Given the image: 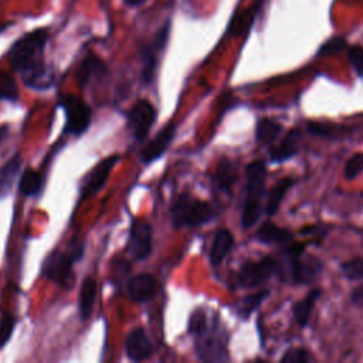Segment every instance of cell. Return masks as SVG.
Instances as JSON below:
<instances>
[{"instance_id":"1","label":"cell","mask_w":363,"mask_h":363,"mask_svg":"<svg viewBox=\"0 0 363 363\" xmlns=\"http://www.w3.org/2000/svg\"><path fill=\"white\" fill-rule=\"evenodd\" d=\"M47 40L48 31L35 28L14 41L6 55L11 69L20 72L23 82L33 89H47L54 82L52 68L43 58Z\"/></svg>"},{"instance_id":"2","label":"cell","mask_w":363,"mask_h":363,"mask_svg":"<svg viewBox=\"0 0 363 363\" xmlns=\"http://www.w3.org/2000/svg\"><path fill=\"white\" fill-rule=\"evenodd\" d=\"M218 210L208 201L193 197L190 193H182L170 208V220L173 227H200L213 221Z\"/></svg>"},{"instance_id":"3","label":"cell","mask_w":363,"mask_h":363,"mask_svg":"<svg viewBox=\"0 0 363 363\" xmlns=\"http://www.w3.org/2000/svg\"><path fill=\"white\" fill-rule=\"evenodd\" d=\"M265 164L259 160L250 163L245 169L247 176V193L241 211V224L244 228L252 227L261 216V196L265 182Z\"/></svg>"},{"instance_id":"4","label":"cell","mask_w":363,"mask_h":363,"mask_svg":"<svg viewBox=\"0 0 363 363\" xmlns=\"http://www.w3.org/2000/svg\"><path fill=\"white\" fill-rule=\"evenodd\" d=\"M82 252V247H74L68 251H51L43 261L41 275L65 289L71 288V284L75 281V275L72 274V265L77 259L81 258Z\"/></svg>"},{"instance_id":"5","label":"cell","mask_w":363,"mask_h":363,"mask_svg":"<svg viewBox=\"0 0 363 363\" xmlns=\"http://www.w3.org/2000/svg\"><path fill=\"white\" fill-rule=\"evenodd\" d=\"M60 106L65 113V126L62 130L64 135L81 136L89 129L92 109L81 96L64 94L60 96Z\"/></svg>"},{"instance_id":"6","label":"cell","mask_w":363,"mask_h":363,"mask_svg":"<svg viewBox=\"0 0 363 363\" xmlns=\"http://www.w3.org/2000/svg\"><path fill=\"white\" fill-rule=\"evenodd\" d=\"M169 34H170V21H166L155 34L152 41L147 44H143L140 48L142 81L145 84H150L153 81V77L157 68L159 54L166 48Z\"/></svg>"},{"instance_id":"7","label":"cell","mask_w":363,"mask_h":363,"mask_svg":"<svg viewBox=\"0 0 363 363\" xmlns=\"http://www.w3.org/2000/svg\"><path fill=\"white\" fill-rule=\"evenodd\" d=\"M135 261H145L152 254V225L142 217L132 218L126 245Z\"/></svg>"},{"instance_id":"8","label":"cell","mask_w":363,"mask_h":363,"mask_svg":"<svg viewBox=\"0 0 363 363\" xmlns=\"http://www.w3.org/2000/svg\"><path fill=\"white\" fill-rule=\"evenodd\" d=\"M279 271V264L271 257L259 261H248L238 272V285L241 288H252L268 281L275 272Z\"/></svg>"},{"instance_id":"9","label":"cell","mask_w":363,"mask_h":363,"mask_svg":"<svg viewBox=\"0 0 363 363\" xmlns=\"http://www.w3.org/2000/svg\"><path fill=\"white\" fill-rule=\"evenodd\" d=\"M129 128L136 140H143L156 121V109L147 99H138L128 113Z\"/></svg>"},{"instance_id":"10","label":"cell","mask_w":363,"mask_h":363,"mask_svg":"<svg viewBox=\"0 0 363 363\" xmlns=\"http://www.w3.org/2000/svg\"><path fill=\"white\" fill-rule=\"evenodd\" d=\"M119 159H121L119 155L106 156L89 173L85 174L81 189H79L81 199H88L91 196L96 194L105 186L112 169L119 162Z\"/></svg>"},{"instance_id":"11","label":"cell","mask_w":363,"mask_h":363,"mask_svg":"<svg viewBox=\"0 0 363 363\" xmlns=\"http://www.w3.org/2000/svg\"><path fill=\"white\" fill-rule=\"evenodd\" d=\"M176 130H177V126L173 122H170L167 126L160 129L140 152V162L145 164H149V163L157 160L160 156H163L164 152L167 150V147L170 146V143L176 135Z\"/></svg>"},{"instance_id":"12","label":"cell","mask_w":363,"mask_h":363,"mask_svg":"<svg viewBox=\"0 0 363 363\" xmlns=\"http://www.w3.org/2000/svg\"><path fill=\"white\" fill-rule=\"evenodd\" d=\"M197 354L201 360H224L225 359V337L218 332L208 333V329L196 337Z\"/></svg>"},{"instance_id":"13","label":"cell","mask_w":363,"mask_h":363,"mask_svg":"<svg viewBox=\"0 0 363 363\" xmlns=\"http://www.w3.org/2000/svg\"><path fill=\"white\" fill-rule=\"evenodd\" d=\"M126 291L133 302H147L159 291V284L153 275L139 274L128 281Z\"/></svg>"},{"instance_id":"14","label":"cell","mask_w":363,"mask_h":363,"mask_svg":"<svg viewBox=\"0 0 363 363\" xmlns=\"http://www.w3.org/2000/svg\"><path fill=\"white\" fill-rule=\"evenodd\" d=\"M125 350L128 357L133 362H142L152 356L153 347L143 328H135L128 333Z\"/></svg>"},{"instance_id":"15","label":"cell","mask_w":363,"mask_h":363,"mask_svg":"<svg viewBox=\"0 0 363 363\" xmlns=\"http://www.w3.org/2000/svg\"><path fill=\"white\" fill-rule=\"evenodd\" d=\"M320 271V262L319 259L313 257H308L306 259H301L299 255H294L291 258V267L289 274L292 281L298 284H305L313 281Z\"/></svg>"},{"instance_id":"16","label":"cell","mask_w":363,"mask_h":363,"mask_svg":"<svg viewBox=\"0 0 363 363\" xmlns=\"http://www.w3.org/2000/svg\"><path fill=\"white\" fill-rule=\"evenodd\" d=\"M21 169L20 155H13L3 166H0V199H4L13 189Z\"/></svg>"},{"instance_id":"17","label":"cell","mask_w":363,"mask_h":363,"mask_svg":"<svg viewBox=\"0 0 363 363\" xmlns=\"http://www.w3.org/2000/svg\"><path fill=\"white\" fill-rule=\"evenodd\" d=\"M108 72L105 62L94 54L86 55L77 69V79L81 86L86 85L92 77H104Z\"/></svg>"},{"instance_id":"18","label":"cell","mask_w":363,"mask_h":363,"mask_svg":"<svg viewBox=\"0 0 363 363\" xmlns=\"http://www.w3.org/2000/svg\"><path fill=\"white\" fill-rule=\"evenodd\" d=\"M95 296H96V281L92 277H88L82 281L79 296H78V309L82 320L88 319L89 315L92 313Z\"/></svg>"},{"instance_id":"19","label":"cell","mask_w":363,"mask_h":363,"mask_svg":"<svg viewBox=\"0 0 363 363\" xmlns=\"http://www.w3.org/2000/svg\"><path fill=\"white\" fill-rule=\"evenodd\" d=\"M233 244H234L233 235L227 230H220L214 235V240H213V244H211V250H210V261H211V264L214 267H217V265H220L223 262V259L231 251Z\"/></svg>"},{"instance_id":"20","label":"cell","mask_w":363,"mask_h":363,"mask_svg":"<svg viewBox=\"0 0 363 363\" xmlns=\"http://www.w3.org/2000/svg\"><path fill=\"white\" fill-rule=\"evenodd\" d=\"M257 237L261 242L279 244V245L289 244V242H292V238H294L291 231H288L285 228H281V227H278V225H275L269 221H267L261 225V228L257 233Z\"/></svg>"},{"instance_id":"21","label":"cell","mask_w":363,"mask_h":363,"mask_svg":"<svg viewBox=\"0 0 363 363\" xmlns=\"http://www.w3.org/2000/svg\"><path fill=\"white\" fill-rule=\"evenodd\" d=\"M298 140H299V132L292 129L286 133V136L271 150V160L275 163L288 160L298 152Z\"/></svg>"},{"instance_id":"22","label":"cell","mask_w":363,"mask_h":363,"mask_svg":"<svg viewBox=\"0 0 363 363\" xmlns=\"http://www.w3.org/2000/svg\"><path fill=\"white\" fill-rule=\"evenodd\" d=\"M237 179V172L234 164L228 159L220 160V163L216 167V172L213 174V183L214 186L221 190L228 193Z\"/></svg>"},{"instance_id":"23","label":"cell","mask_w":363,"mask_h":363,"mask_svg":"<svg viewBox=\"0 0 363 363\" xmlns=\"http://www.w3.org/2000/svg\"><path fill=\"white\" fill-rule=\"evenodd\" d=\"M320 295V289H312L303 299H301L295 306H294V316L295 320L298 322L299 326H305L309 320V316L312 313L313 305L318 301Z\"/></svg>"},{"instance_id":"24","label":"cell","mask_w":363,"mask_h":363,"mask_svg":"<svg viewBox=\"0 0 363 363\" xmlns=\"http://www.w3.org/2000/svg\"><path fill=\"white\" fill-rule=\"evenodd\" d=\"M43 187V176L40 172L33 170V169H27L24 170V173L21 174L20 180H18V190L24 194V196H37L38 191Z\"/></svg>"},{"instance_id":"25","label":"cell","mask_w":363,"mask_h":363,"mask_svg":"<svg viewBox=\"0 0 363 363\" xmlns=\"http://www.w3.org/2000/svg\"><path fill=\"white\" fill-rule=\"evenodd\" d=\"M294 184V180L292 179H282L279 180L269 191L268 194V200H267V214L268 216H274L285 196V193L289 190V187Z\"/></svg>"},{"instance_id":"26","label":"cell","mask_w":363,"mask_h":363,"mask_svg":"<svg viewBox=\"0 0 363 363\" xmlns=\"http://www.w3.org/2000/svg\"><path fill=\"white\" fill-rule=\"evenodd\" d=\"M279 132H281V125L277 121L264 118L257 123L255 138L259 143L267 145V143H271L279 135Z\"/></svg>"},{"instance_id":"27","label":"cell","mask_w":363,"mask_h":363,"mask_svg":"<svg viewBox=\"0 0 363 363\" xmlns=\"http://www.w3.org/2000/svg\"><path fill=\"white\" fill-rule=\"evenodd\" d=\"M268 295V291H262V292H258V294H254V295H248L245 296L244 299H241L237 305V313L241 316V318H248L261 303L262 301L267 298Z\"/></svg>"},{"instance_id":"28","label":"cell","mask_w":363,"mask_h":363,"mask_svg":"<svg viewBox=\"0 0 363 363\" xmlns=\"http://www.w3.org/2000/svg\"><path fill=\"white\" fill-rule=\"evenodd\" d=\"M3 99L11 101V102L17 101L18 89L14 78L9 72L0 69V101Z\"/></svg>"},{"instance_id":"29","label":"cell","mask_w":363,"mask_h":363,"mask_svg":"<svg viewBox=\"0 0 363 363\" xmlns=\"http://www.w3.org/2000/svg\"><path fill=\"white\" fill-rule=\"evenodd\" d=\"M189 333L193 335L194 337L200 336L207 330V316L206 312L200 308H197L189 318Z\"/></svg>"},{"instance_id":"30","label":"cell","mask_w":363,"mask_h":363,"mask_svg":"<svg viewBox=\"0 0 363 363\" xmlns=\"http://www.w3.org/2000/svg\"><path fill=\"white\" fill-rule=\"evenodd\" d=\"M342 274L347 278V279H362L363 278V259L362 258H354L350 261H346L342 264L340 267Z\"/></svg>"},{"instance_id":"31","label":"cell","mask_w":363,"mask_h":363,"mask_svg":"<svg viewBox=\"0 0 363 363\" xmlns=\"http://www.w3.org/2000/svg\"><path fill=\"white\" fill-rule=\"evenodd\" d=\"M14 326H16V319L13 315L10 313H4L1 318H0V349L7 345V342L10 340L11 335H13V330H14Z\"/></svg>"},{"instance_id":"32","label":"cell","mask_w":363,"mask_h":363,"mask_svg":"<svg viewBox=\"0 0 363 363\" xmlns=\"http://www.w3.org/2000/svg\"><path fill=\"white\" fill-rule=\"evenodd\" d=\"M363 172V153H354L346 163L345 166V177L352 180L357 177Z\"/></svg>"},{"instance_id":"33","label":"cell","mask_w":363,"mask_h":363,"mask_svg":"<svg viewBox=\"0 0 363 363\" xmlns=\"http://www.w3.org/2000/svg\"><path fill=\"white\" fill-rule=\"evenodd\" d=\"M346 47V41L345 38H340V37H335V38H330L329 41H326L320 50L318 51V55L320 57H326V55H333L339 51H342L343 48Z\"/></svg>"},{"instance_id":"34","label":"cell","mask_w":363,"mask_h":363,"mask_svg":"<svg viewBox=\"0 0 363 363\" xmlns=\"http://www.w3.org/2000/svg\"><path fill=\"white\" fill-rule=\"evenodd\" d=\"M309 359H311V354L303 349H291L281 357L282 362H289V363H303V362H308Z\"/></svg>"},{"instance_id":"35","label":"cell","mask_w":363,"mask_h":363,"mask_svg":"<svg viewBox=\"0 0 363 363\" xmlns=\"http://www.w3.org/2000/svg\"><path fill=\"white\" fill-rule=\"evenodd\" d=\"M349 58H350V62H352L353 68L356 69V72L360 77H363V48L352 47L349 51Z\"/></svg>"},{"instance_id":"36","label":"cell","mask_w":363,"mask_h":363,"mask_svg":"<svg viewBox=\"0 0 363 363\" xmlns=\"http://www.w3.org/2000/svg\"><path fill=\"white\" fill-rule=\"evenodd\" d=\"M352 299L354 303H363V285L356 288L352 294Z\"/></svg>"},{"instance_id":"37","label":"cell","mask_w":363,"mask_h":363,"mask_svg":"<svg viewBox=\"0 0 363 363\" xmlns=\"http://www.w3.org/2000/svg\"><path fill=\"white\" fill-rule=\"evenodd\" d=\"M147 0H123V3L129 7H139V6H143Z\"/></svg>"},{"instance_id":"38","label":"cell","mask_w":363,"mask_h":363,"mask_svg":"<svg viewBox=\"0 0 363 363\" xmlns=\"http://www.w3.org/2000/svg\"><path fill=\"white\" fill-rule=\"evenodd\" d=\"M4 130H7V128H4V126H3V128H0V136L3 135V132H4ZM1 138H3V136H1Z\"/></svg>"}]
</instances>
